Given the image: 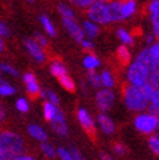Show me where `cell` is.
<instances>
[{
    "instance_id": "33",
    "label": "cell",
    "mask_w": 159,
    "mask_h": 160,
    "mask_svg": "<svg viewBox=\"0 0 159 160\" xmlns=\"http://www.w3.org/2000/svg\"><path fill=\"white\" fill-rule=\"evenodd\" d=\"M147 146H149V148L151 150L155 155L159 156V132H156V133H154L151 135H149Z\"/></svg>"
},
{
    "instance_id": "7",
    "label": "cell",
    "mask_w": 159,
    "mask_h": 160,
    "mask_svg": "<svg viewBox=\"0 0 159 160\" xmlns=\"http://www.w3.org/2000/svg\"><path fill=\"white\" fill-rule=\"evenodd\" d=\"M107 3L95 2L94 4H91L85 11L86 18H89L90 21L98 23L99 26H108V25H111V23H110V14H108V5H107Z\"/></svg>"
},
{
    "instance_id": "5",
    "label": "cell",
    "mask_w": 159,
    "mask_h": 160,
    "mask_svg": "<svg viewBox=\"0 0 159 160\" xmlns=\"http://www.w3.org/2000/svg\"><path fill=\"white\" fill-rule=\"evenodd\" d=\"M134 59L141 61L147 68L150 76H159V41L142 48ZM150 78V77H149Z\"/></svg>"
},
{
    "instance_id": "18",
    "label": "cell",
    "mask_w": 159,
    "mask_h": 160,
    "mask_svg": "<svg viewBox=\"0 0 159 160\" xmlns=\"http://www.w3.org/2000/svg\"><path fill=\"white\" fill-rule=\"evenodd\" d=\"M81 28H82V31L85 34V38H89L91 41L97 39L100 35V26L98 23L90 21L89 18H85L81 22Z\"/></svg>"
},
{
    "instance_id": "41",
    "label": "cell",
    "mask_w": 159,
    "mask_h": 160,
    "mask_svg": "<svg viewBox=\"0 0 159 160\" xmlns=\"http://www.w3.org/2000/svg\"><path fill=\"white\" fill-rule=\"evenodd\" d=\"M69 150H70V152H72V159L73 160H86L85 158H84V155L80 152V150L78 148H76V147H69Z\"/></svg>"
},
{
    "instance_id": "39",
    "label": "cell",
    "mask_w": 159,
    "mask_h": 160,
    "mask_svg": "<svg viewBox=\"0 0 159 160\" xmlns=\"http://www.w3.org/2000/svg\"><path fill=\"white\" fill-rule=\"evenodd\" d=\"M9 35H11V29H9V26H8L4 21L0 20V37L5 39V38H8Z\"/></svg>"
},
{
    "instance_id": "13",
    "label": "cell",
    "mask_w": 159,
    "mask_h": 160,
    "mask_svg": "<svg viewBox=\"0 0 159 160\" xmlns=\"http://www.w3.org/2000/svg\"><path fill=\"white\" fill-rule=\"evenodd\" d=\"M22 82H23V86H25V90L29 97H31V98L39 97V92H41L42 87L39 85L37 76L33 72H25V73L22 74Z\"/></svg>"
},
{
    "instance_id": "14",
    "label": "cell",
    "mask_w": 159,
    "mask_h": 160,
    "mask_svg": "<svg viewBox=\"0 0 159 160\" xmlns=\"http://www.w3.org/2000/svg\"><path fill=\"white\" fill-rule=\"evenodd\" d=\"M51 129L55 134H58L59 137H67L68 133H69V128H68V122H67V118L64 112L61 109L58 112V115L54 117L52 121L49 122Z\"/></svg>"
},
{
    "instance_id": "11",
    "label": "cell",
    "mask_w": 159,
    "mask_h": 160,
    "mask_svg": "<svg viewBox=\"0 0 159 160\" xmlns=\"http://www.w3.org/2000/svg\"><path fill=\"white\" fill-rule=\"evenodd\" d=\"M146 14L151 26V33L159 41V0H150L146 4Z\"/></svg>"
},
{
    "instance_id": "23",
    "label": "cell",
    "mask_w": 159,
    "mask_h": 160,
    "mask_svg": "<svg viewBox=\"0 0 159 160\" xmlns=\"http://www.w3.org/2000/svg\"><path fill=\"white\" fill-rule=\"evenodd\" d=\"M17 94V87L12 82L2 78L0 79V98H12Z\"/></svg>"
},
{
    "instance_id": "30",
    "label": "cell",
    "mask_w": 159,
    "mask_h": 160,
    "mask_svg": "<svg viewBox=\"0 0 159 160\" xmlns=\"http://www.w3.org/2000/svg\"><path fill=\"white\" fill-rule=\"evenodd\" d=\"M59 83L61 85V87L64 90L69 91V92H74L76 91V82L74 79L70 77L69 74H65V76H61L60 78H58Z\"/></svg>"
},
{
    "instance_id": "8",
    "label": "cell",
    "mask_w": 159,
    "mask_h": 160,
    "mask_svg": "<svg viewBox=\"0 0 159 160\" xmlns=\"http://www.w3.org/2000/svg\"><path fill=\"white\" fill-rule=\"evenodd\" d=\"M94 100H95V106H97L99 112L108 113V112L114 108L115 103H116V94L112 89L100 87V89L95 90Z\"/></svg>"
},
{
    "instance_id": "29",
    "label": "cell",
    "mask_w": 159,
    "mask_h": 160,
    "mask_svg": "<svg viewBox=\"0 0 159 160\" xmlns=\"http://www.w3.org/2000/svg\"><path fill=\"white\" fill-rule=\"evenodd\" d=\"M86 82L89 85L90 89L93 90H98L100 89V78H99V72L98 70H93V72H87V77H86Z\"/></svg>"
},
{
    "instance_id": "40",
    "label": "cell",
    "mask_w": 159,
    "mask_h": 160,
    "mask_svg": "<svg viewBox=\"0 0 159 160\" xmlns=\"http://www.w3.org/2000/svg\"><path fill=\"white\" fill-rule=\"evenodd\" d=\"M155 42H156V39H155V37H154V34L151 33V31H150V33H146L144 35V43L146 44V47L154 44Z\"/></svg>"
},
{
    "instance_id": "3",
    "label": "cell",
    "mask_w": 159,
    "mask_h": 160,
    "mask_svg": "<svg viewBox=\"0 0 159 160\" xmlns=\"http://www.w3.org/2000/svg\"><path fill=\"white\" fill-rule=\"evenodd\" d=\"M107 5L111 25L129 21L138 13L137 0H110Z\"/></svg>"
},
{
    "instance_id": "45",
    "label": "cell",
    "mask_w": 159,
    "mask_h": 160,
    "mask_svg": "<svg viewBox=\"0 0 159 160\" xmlns=\"http://www.w3.org/2000/svg\"><path fill=\"white\" fill-rule=\"evenodd\" d=\"M100 159H102V160H114L112 156L108 155V154H105V152H102V154H100Z\"/></svg>"
},
{
    "instance_id": "42",
    "label": "cell",
    "mask_w": 159,
    "mask_h": 160,
    "mask_svg": "<svg viewBox=\"0 0 159 160\" xmlns=\"http://www.w3.org/2000/svg\"><path fill=\"white\" fill-rule=\"evenodd\" d=\"M11 160H37L33 155H30V154H26V152H22V154H18V155H16L14 158H12Z\"/></svg>"
},
{
    "instance_id": "24",
    "label": "cell",
    "mask_w": 159,
    "mask_h": 160,
    "mask_svg": "<svg viewBox=\"0 0 159 160\" xmlns=\"http://www.w3.org/2000/svg\"><path fill=\"white\" fill-rule=\"evenodd\" d=\"M116 58H117V61L121 64V65L126 67L128 64L132 61V53H131V50L129 47L126 46H123L120 44L116 48Z\"/></svg>"
},
{
    "instance_id": "19",
    "label": "cell",
    "mask_w": 159,
    "mask_h": 160,
    "mask_svg": "<svg viewBox=\"0 0 159 160\" xmlns=\"http://www.w3.org/2000/svg\"><path fill=\"white\" fill-rule=\"evenodd\" d=\"M39 22H41V25H42V29L44 31V34L49 37V38H56L58 35V29L56 26H55V23L52 22V20L47 16L46 13H42V14H39V17H38Z\"/></svg>"
},
{
    "instance_id": "27",
    "label": "cell",
    "mask_w": 159,
    "mask_h": 160,
    "mask_svg": "<svg viewBox=\"0 0 159 160\" xmlns=\"http://www.w3.org/2000/svg\"><path fill=\"white\" fill-rule=\"evenodd\" d=\"M39 97L43 99V102H50V103H52V104H56V106L60 104V98H59L58 92L55 90H52V89H49V87L41 89Z\"/></svg>"
},
{
    "instance_id": "36",
    "label": "cell",
    "mask_w": 159,
    "mask_h": 160,
    "mask_svg": "<svg viewBox=\"0 0 159 160\" xmlns=\"http://www.w3.org/2000/svg\"><path fill=\"white\" fill-rule=\"evenodd\" d=\"M56 158L59 160H73L70 150L67 147H63V146L56 148Z\"/></svg>"
},
{
    "instance_id": "6",
    "label": "cell",
    "mask_w": 159,
    "mask_h": 160,
    "mask_svg": "<svg viewBox=\"0 0 159 160\" xmlns=\"http://www.w3.org/2000/svg\"><path fill=\"white\" fill-rule=\"evenodd\" d=\"M134 129L144 135H151L158 132V116L150 111L138 112L133 120Z\"/></svg>"
},
{
    "instance_id": "10",
    "label": "cell",
    "mask_w": 159,
    "mask_h": 160,
    "mask_svg": "<svg viewBox=\"0 0 159 160\" xmlns=\"http://www.w3.org/2000/svg\"><path fill=\"white\" fill-rule=\"evenodd\" d=\"M63 26L67 30V33L69 34V37L73 39L76 43H81V41L85 38V34L82 31L81 23L78 21V17H70V18H61Z\"/></svg>"
},
{
    "instance_id": "43",
    "label": "cell",
    "mask_w": 159,
    "mask_h": 160,
    "mask_svg": "<svg viewBox=\"0 0 159 160\" xmlns=\"http://www.w3.org/2000/svg\"><path fill=\"white\" fill-rule=\"evenodd\" d=\"M5 118H7V113H5V109H4V107L2 106V102H0V125H3V124H4Z\"/></svg>"
},
{
    "instance_id": "28",
    "label": "cell",
    "mask_w": 159,
    "mask_h": 160,
    "mask_svg": "<svg viewBox=\"0 0 159 160\" xmlns=\"http://www.w3.org/2000/svg\"><path fill=\"white\" fill-rule=\"evenodd\" d=\"M0 72L3 73V76H9L12 78L20 77V70L8 61H0Z\"/></svg>"
},
{
    "instance_id": "12",
    "label": "cell",
    "mask_w": 159,
    "mask_h": 160,
    "mask_svg": "<svg viewBox=\"0 0 159 160\" xmlns=\"http://www.w3.org/2000/svg\"><path fill=\"white\" fill-rule=\"evenodd\" d=\"M76 117L78 120L80 125H81V128L87 134H90V135L95 134V132H97V122H95L94 117L86 108L80 107L76 112Z\"/></svg>"
},
{
    "instance_id": "38",
    "label": "cell",
    "mask_w": 159,
    "mask_h": 160,
    "mask_svg": "<svg viewBox=\"0 0 159 160\" xmlns=\"http://www.w3.org/2000/svg\"><path fill=\"white\" fill-rule=\"evenodd\" d=\"M80 46H81V48L85 51V52H93L94 51V48H95V43H94V41H91V39H89V38H84L82 41H81V43H80Z\"/></svg>"
},
{
    "instance_id": "46",
    "label": "cell",
    "mask_w": 159,
    "mask_h": 160,
    "mask_svg": "<svg viewBox=\"0 0 159 160\" xmlns=\"http://www.w3.org/2000/svg\"><path fill=\"white\" fill-rule=\"evenodd\" d=\"M26 3H29V4H33V3H35V0H25Z\"/></svg>"
},
{
    "instance_id": "1",
    "label": "cell",
    "mask_w": 159,
    "mask_h": 160,
    "mask_svg": "<svg viewBox=\"0 0 159 160\" xmlns=\"http://www.w3.org/2000/svg\"><path fill=\"white\" fill-rule=\"evenodd\" d=\"M154 87L150 83L142 86H133L125 83L121 90V99L125 108L133 113L146 111L149 107L151 95L154 94Z\"/></svg>"
},
{
    "instance_id": "31",
    "label": "cell",
    "mask_w": 159,
    "mask_h": 160,
    "mask_svg": "<svg viewBox=\"0 0 159 160\" xmlns=\"http://www.w3.org/2000/svg\"><path fill=\"white\" fill-rule=\"evenodd\" d=\"M14 108L17 109L20 113H29V111H30V102L28 98L25 97H18L17 99H16L14 102Z\"/></svg>"
},
{
    "instance_id": "48",
    "label": "cell",
    "mask_w": 159,
    "mask_h": 160,
    "mask_svg": "<svg viewBox=\"0 0 159 160\" xmlns=\"http://www.w3.org/2000/svg\"><path fill=\"white\" fill-rule=\"evenodd\" d=\"M158 132H159V116H158Z\"/></svg>"
},
{
    "instance_id": "20",
    "label": "cell",
    "mask_w": 159,
    "mask_h": 160,
    "mask_svg": "<svg viewBox=\"0 0 159 160\" xmlns=\"http://www.w3.org/2000/svg\"><path fill=\"white\" fill-rule=\"evenodd\" d=\"M49 70L52 77L55 78H60L61 76L68 74V68L64 64V61H61L60 59H52L49 64Z\"/></svg>"
},
{
    "instance_id": "32",
    "label": "cell",
    "mask_w": 159,
    "mask_h": 160,
    "mask_svg": "<svg viewBox=\"0 0 159 160\" xmlns=\"http://www.w3.org/2000/svg\"><path fill=\"white\" fill-rule=\"evenodd\" d=\"M147 111L153 112L154 115L159 116V89L154 90V94L151 95V99H150Z\"/></svg>"
},
{
    "instance_id": "4",
    "label": "cell",
    "mask_w": 159,
    "mask_h": 160,
    "mask_svg": "<svg viewBox=\"0 0 159 160\" xmlns=\"http://www.w3.org/2000/svg\"><path fill=\"white\" fill-rule=\"evenodd\" d=\"M149 77H150V73L147 68L137 59H132V61L125 67L124 78L128 85L142 86L149 82Z\"/></svg>"
},
{
    "instance_id": "44",
    "label": "cell",
    "mask_w": 159,
    "mask_h": 160,
    "mask_svg": "<svg viewBox=\"0 0 159 160\" xmlns=\"http://www.w3.org/2000/svg\"><path fill=\"white\" fill-rule=\"evenodd\" d=\"M5 51V41H4V38L0 37V53H3Z\"/></svg>"
},
{
    "instance_id": "9",
    "label": "cell",
    "mask_w": 159,
    "mask_h": 160,
    "mask_svg": "<svg viewBox=\"0 0 159 160\" xmlns=\"http://www.w3.org/2000/svg\"><path fill=\"white\" fill-rule=\"evenodd\" d=\"M23 47H25L28 55L37 64H39V65H43V64L47 62V52H46V48H43L41 44L37 43L34 41L33 37H31V38L28 37V38L23 39Z\"/></svg>"
},
{
    "instance_id": "25",
    "label": "cell",
    "mask_w": 159,
    "mask_h": 160,
    "mask_svg": "<svg viewBox=\"0 0 159 160\" xmlns=\"http://www.w3.org/2000/svg\"><path fill=\"white\" fill-rule=\"evenodd\" d=\"M60 111V107L56 104H52L50 102H43V106H42V113L43 117L47 122H50L54 120V117L58 115V112Z\"/></svg>"
},
{
    "instance_id": "16",
    "label": "cell",
    "mask_w": 159,
    "mask_h": 160,
    "mask_svg": "<svg viewBox=\"0 0 159 160\" xmlns=\"http://www.w3.org/2000/svg\"><path fill=\"white\" fill-rule=\"evenodd\" d=\"M115 35H116V39L123 46H126V47L131 48V47H133L134 44H136V37H134V33L132 30L124 28V26H117L115 29Z\"/></svg>"
},
{
    "instance_id": "37",
    "label": "cell",
    "mask_w": 159,
    "mask_h": 160,
    "mask_svg": "<svg viewBox=\"0 0 159 160\" xmlns=\"http://www.w3.org/2000/svg\"><path fill=\"white\" fill-rule=\"evenodd\" d=\"M112 151L117 156H124L128 152V147H126L123 142H115L112 145Z\"/></svg>"
},
{
    "instance_id": "49",
    "label": "cell",
    "mask_w": 159,
    "mask_h": 160,
    "mask_svg": "<svg viewBox=\"0 0 159 160\" xmlns=\"http://www.w3.org/2000/svg\"><path fill=\"white\" fill-rule=\"evenodd\" d=\"M3 78V73H2V72H0V79H2Z\"/></svg>"
},
{
    "instance_id": "35",
    "label": "cell",
    "mask_w": 159,
    "mask_h": 160,
    "mask_svg": "<svg viewBox=\"0 0 159 160\" xmlns=\"http://www.w3.org/2000/svg\"><path fill=\"white\" fill-rule=\"evenodd\" d=\"M33 38L37 43L41 44L43 48H47L49 47V37H47L44 33H41V31H34Z\"/></svg>"
},
{
    "instance_id": "17",
    "label": "cell",
    "mask_w": 159,
    "mask_h": 160,
    "mask_svg": "<svg viewBox=\"0 0 159 160\" xmlns=\"http://www.w3.org/2000/svg\"><path fill=\"white\" fill-rule=\"evenodd\" d=\"M26 130H28V134L30 137L39 143L49 141V133H47V130L39 124H29Z\"/></svg>"
},
{
    "instance_id": "26",
    "label": "cell",
    "mask_w": 159,
    "mask_h": 160,
    "mask_svg": "<svg viewBox=\"0 0 159 160\" xmlns=\"http://www.w3.org/2000/svg\"><path fill=\"white\" fill-rule=\"evenodd\" d=\"M39 151H41V154L46 159H49V160L56 159V147L49 141H44V142L39 143Z\"/></svg>"
},
{
    "instance_id": "34",
    "label": "cell",
    "mask_w": 159,
    "mask_h": 160,
    "mask_svg": "<svg viewBox=\"0 0 159 160\" xmlns=\"http://www.w3.org/2000/svg\"><path fill=\"white\" fill-rule=\"evenodd\" d=\"M97 0H67V3H69L73 8L81 11H86L91 4H94Z\"/></svg>"
},
{
    "instance_id": "15",
    "label": "cell",
    "mask_w": 159,
    "mask_h": 160,
    "mask_svg": "<svg viewBox=\"0 0 159 160\" xmlns=\"http://www.w3.org/2000/svg\"><path fill=\"white\" fill-rule=\"evenodd\" d=\"M95 122L98 124L99 130L106 135H112L116 130L115 121L108 113H103V112H100V113L98 115V117H97V120H95Z\"/></svg>"
},
{
    "instance_id": "21",
    "label": "cell",
    "mask_w": 159,
    "mask_h": 160,
    "mask_svg": "<svg viewBox=\"0 0 159 160\" xmlns=\"http://www.w3.org/2000/svg\"><path fill=\"white\" fill-rule=\"evenodd\" d=\"M99 78H100V86L105 89H115L116 87V76L111 69H103L99 72Z\"/></svg>"
},
{
    "instance_id": "2",
    "label": "cell",
    "mask_w": 159,
    "mask_h": 160,
    "mask_svg": "<svg viewBox=\"0 0 159 160\" xmlns=\"http://www.w3.org/2000/svg\"><path fill=\"white\" fill-rule=\"evenodd\" d=\"M23 137L14 130L0 129V160H11L16 155L25 152Z\"/></svg>"
},
{
    "instance_id": "22",
    "label": "cell",
    "mask_w": 159,
    "mask_h": 160,
    "mask_svg": "<svg viewBox=\"0 0 159 160\" xmlns=\"http://www.w3.org/2000/svg\"><path fill=\"white\" fill-rule=\"evenodd\" d=\"M82 67L87 72H93V70H98L102 67V60L98 58L95 53L89 52L84 56L82 59Z\"/></svg>"
},
{
    "instance_id": "47",
    "label": "cell",
    "mask_w": 159,
    "mask_h": 160,
    "mask_svg": "<svg viewBox=\"0 0 159 160\" xmlns=\"http://www.w3.org/2000/svg\"><path fill=\"white\" fill-rule=\"evenodd\" d=\"M97 2H100V3H107V2H110V0H97Z\"/></svg>"
}]
</instances>
